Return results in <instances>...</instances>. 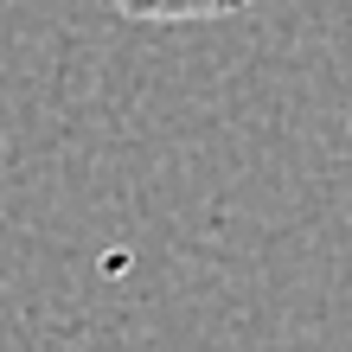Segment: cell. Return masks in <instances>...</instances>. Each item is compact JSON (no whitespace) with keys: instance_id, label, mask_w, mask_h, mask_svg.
Returning <instances> with one entry per match:
<instances>
[{"instance_id":"1","label":"cell","mask_w":352,"mask_h":352,"mask_svg":"<svg viewBox=\"0 0 352 352\" xmlns=\"http://www.w3.org/2000/svg\"><path fill=\"white\" fill-rule=\"evenodd\" d=\"M109 7L141 26H192V19H231L256 0H109Z\"/></svg>"}]
</instances>
